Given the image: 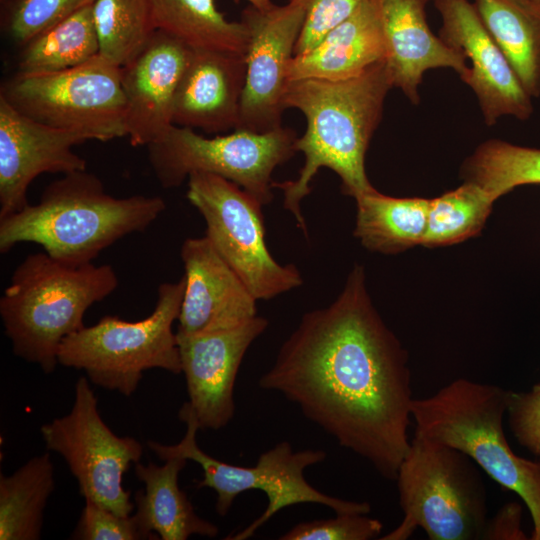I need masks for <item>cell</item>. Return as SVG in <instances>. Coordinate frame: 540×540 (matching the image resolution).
<instances>
[{
    "label": "cell",
    "instance_id": "cell-34",
    "mask_svg": "<svg viewBox=\"0 0 540 540\" xmlns=\"http://www.w3.org/2000/svg\"><path fill=\"white\" fill-rule=\"evenodd\" d=\"M306 14L294 55L313 48L327 33L349 18L365 0H305Z\"/></svg>",
    "mask_w": 540,
    "mask_h": 540
},
{
    "label": "cell",
    "instance_id": "cell-30",
    "mask_svg": "<svg viewBox=\"0 0 540 540\" xmlns=\"http://www.w3.org/2000/svg\"><path fill=\"white\" fill-rule=\"evenodd\" d=\"M494 201L480 186L468 181L430 200L422 245H451L477 235L485 224Z\"/></svg>",
    "mask_w": 540,
    "mask_h": 540
},
{
    "label": "cell",
    "instance_id": "cell-8",
    "mask_svg": "<svg viewBox=\"0 0 540 540\" xmlns=\"http://www.w3.org/2000/svg\"><path fill=\"white\" fill-rule=\"evenodd\" d=\"M185 291L184 275L162 283L152 313L139 321L104 316L67 336L58 351V364L83 370L91 383L124 396L132 395L149 369L182 373L176 333Z\"/></svg>",
    "mask_w": 540,
    "mask_h": 540
},
{
    "label": "cell",
    "instance_id": "cell-16",
    "mask_svg": "<svg viewBox=\"0 0 540 540\" xmlns=\"http://www.w3.org/2000/svg\"><path fill=\"white\" fill-rule=\"evenodd\" d=\"M87 140L79 132L43 125L0 97V218L28 204V188L39 175L85 170V159L73 147Z\"/></svg>",
    "mask_w": 540,
    "mask_h": 540
},
{
    "label": "cell",
    "instance_id": "cell-10",
    "mask_svg": "<svg viewBox=\"0 0 540 540\" xmlns=\"http://www.w3.org/2000/svg\"><path fill=\"white\" fill-rule=\"evenodd\" d=\"M297 138L283 126L266 133L234 130L208 138L174 125L147 146L148 158L164 188L181 185L191 173L207 172L232 181L266 206L274 197L272 173L297 152Z\"/></svg>",
    "mask_w": 540,
    "mask_h": 540
},
{
    "label": "cell",
    "instance_id": "cell-35",
    "mask_svg": "<svg viewBox=\"0 0 540 540\" xmlns=\"http://www.w3.org/2000/svg\"><path fill=\"white\" fill-rule=\"evenodd\" d=\"M506 417L516 441L540 456V383L528 391H509Z\"/></svg>",
    "mask_w": 540,
    "mask_h": 540
},
{
    "label": "cell",
    "instance_id": "cell-26",
    "mask_svg": "<svg viewBox=\"0 0 540 540\" xmlns=\"http://www.w3.org/2000/svg\"><path fill=\"white\" fill-rule=\"evenodd\" d=\"M153 24L191 48H208L245 55L248 30L229 21L214 0H150Z\"/></svg>",
    "mask_w": 540,
    "mask_h": 540
},
{
    "label": "cell",
    "instance_id": "cell-31",
    "mask_svg": "<svg viewBox=\"0 0 540 540\" xmlns=\"http://www.w3.org/2000/svg\"><path fill=\"white\" fill-rule=\"evenodd\" d=\"M95 0H10L4 5V27L24 45L32 38Z\"/></svg>",
    "mask_w": 540,
    "mask_h": 540
},
{
    "label": "cell",
    "instance_id": "cell-5",
    "mask_svg": "<svg viewBox=\"0 0 540 540\" xmlns=\"http://www.w3.org/2000/svg\"><path fill=\"white\" fill-rule=\"evenodd\" d=\"M509 390L458 378L434 394L414 399L415 431L466 454L502 488L517 494L540 540V461L517 455L504 431Z\"/></svg>",
    "mask_w": 540,
    "mask_h": 540
},
{
    "label": "cell",
    "instance_id": "cell-9",
    "mask_svg": "<svg viewBox=\"0 0 540 540\" xmlns=\"http://www.w3.org/2000/svg\"><path fill=\"white\" fill-rule=\"evenodd\" d=\"M0 97L23 115L89 140L127 136V104L121 67L98 54L73 68L45 74L16 73Z\"/></svg>",
    "mask_w": 540,
    "mask_h": 540
},
{
    "label": "cell",
    "instance_id": "cell-1",
    "mask_svg": "<svg viewBox=\"0 0 540 540\" xmlns=\"http://www.w3.org/2000/svg\"><path fill=\"white\" fill-rule=\"evenodd\" d=\"M407 362L357 265L334 302L302 316L258 385L282 394L341 447L395 481L413 422Z\"/></svg>",
    "mask_w": 540,
    "mask_h": 540
},
{
    "label": "cell",
    "instance_id": "cell-18",
    "mask_svg": "<svg viewBox=\"0 0 540 540\" xmlns=\"http://www.w3.org/2000/svg\"><path fill=\"white\" fill-rule=\"evenodd\" d=\"M180 257L185 291L176 333L228 330L257 316V299L206 236L187 238Z\"/></svg>",
    "mask_w": 540,
    "mask_h": 540
},
{
    "label": "cell",
    "instance_id": "cell-24",
    "mask_svg": "<svg viewBox=\"0 0 540 540\" xmlns=\"http://www.w3.org/2000/svg\"><path fill=\"white\" fill-rule=\"evenodd\" d=\"M355 236L369 250L394 254L422 244L430 200L395 198L375 188L355 198Z\"/></svg>",
    "mask_w": 540,
    "mask_h": 540
},
{
    "label": "cell",
    "instance_id": "cell-38",
    "mask_svg": "<svg viewBox=\"0 0 540 540\" xmlns=\"http://www.w3.org/2000/svg\"><path fill=\"white\" fill-rule=\"evenodd\" d=\"M8 1H10V0H0V2H1L2 5L5 4V3H7Z\"/></svg>",
    "mask_w": 540,
    "mask_h": 540
},
{
    "label": "cell",
    "instance_id": "cell-32",
    "mask_svg": "<svg viewBox=\"0 0 540 540\" xmlns=\"http://www.w3.org/2000/svg\"><path fill=\"white\" fill-rule=\"evenodd\" d=\"M383 524L367 514L336 513L328 519L296 524L280 540H371L381 537Z\"/></svg>",
    "mask_w": 540,
    "mask_h": 540
},
{
    "label": "cell",
    "instance_id": "cell-37",
    "mask_svg": "<svg viewBox=\"0 0 540 540\" xmlns=\"http://www.w3.org/2000/svg\"><path fill=\"white\" fill-rule=\"evenodd\" d=\"M234 1L236 3H239L242 0H234ZM244 1H247L249 5L255 8L261 9V10L269 9L274 5L271 0H244Z\"/></svg>",
    "mask_w": 540,
    "mask_h": 540
},
{
    "label": "cell",
    "instance_id": "cell-21",
    "mask_svg": "<svg viewBox=\"0 0 540 540\" xmlns=\"http://www.w3.org/2000/svg\"><path fill=\"white\" fill-rule=\"evenodd\" d=\"M385 54L377 10L372 0H365L313 48L292 57L287 70L288 80L351 79L385 60Z\"/></svg>",
    "mask_w": 540,
    "mask_h": 540
},
{
    "label": "cell",
    "instance_id": "cell-11",
    "mask_svg": "<svg viewBox=\"0 0 540 540\" xmlns=\"http://www.w3.org/2000/svg\"><path fill=\"white\" fill-rule=\"evenodd\" d=\"M187 199L206 223L205 236L257 300H269L303 284L298 268L281 265L265 242L262 205L221 176L194 172Z\"/></svg>",
    "mask_w": 540,
    "mask_h": 540
},
{
    "label": "cell",
    "instance_id": "cell-7",
    "mask_svg": "<svg viewBox=\"0 0 540 540\" xmlns=\"http://www.w3.org/2000/svg\"><path fill=\"white\" fill-rule=\"evenodd\" d=\"M179 418L186 425L182 440L174 445L148 441L147 446L159 459L165 461L180 456L200 465L203 478L197 488H210L216 493V512L225 516L234 500L249 490L263 491L268 503L264 512L242 530L225 537L226 540H246L280 510L298 504H320L335 513L368 514V502L350 501L325 494L308 483L304 476L307 467L326 458L323 450L294 451L287 441H282L263 452L254 466L244 467L220 461L204 452L197 443L200 429L190 404L179 409Z\"/></svg>",
    "mask_w": 540,
    "mask_h": 540
},
{
    "label": "cell",
    "instance_id": "cell-2",
    "mask_svg": "<svg viewBox=\"0 0 540 540\" xmlns=\"http://www.w3.org/2000/svg\"><path fill=\"white\" fill-rule=\"evenodd\" d=\"M392 87L385 60L347 80L288 82L285 107L300 110L306 118L305 133L295 145L305 162L295 180L273 182L272 186L283 192V206L305 236L301 202L311 192V182L321 168L334 171L342 192L353 198L374 188L366 175L365 156Z\"/></svg>",
    "mask_w": 540,
    "mask_h": 540
},
{
    "label": "cell",
    "instance_id": "cell-39",
    "mask_svg": "<svg viewBox=\"0 0 540 540\" xmlns=\"http://www.w3.org/2000/svg\"><path fill=\"white\" fill-rule=\"evenodd\" d=\"M531 1H533V2H535V3H537V4L540 5V0H531Z\"/></svg>",
    "mask_w": 540,
    "mask_h": 540
},
{
    "label": "cell",
    "instance_id": "cell-17",
    "mask_svg": "<svg viewBox=\"0 0 540 540\" xmlns=\"http://www.w3.org/2000/svg\"><path fill=\"white\" fill-rule=\"evenodd\" d=\"M189 54L184 42L155 30L143 49L121 67L131 145L158 142L174 126L175 97Z\"/></svg>",
    "mask_w": 540,
    "mask_h": 540
},
{
    "label": "cell",
    "instance_id": "cell-27",
    "mask_svg": "<svg viewBox=\"0 0 540 540\" xmlns=\"http://www.w3.org/2000/svg\"><path fill=\"white\" fill-rule=\"evenodd\" d=\"M17 73L32 75L67 70L99 54L92 6L85 7L25 43Z\"/></svg>",
    "mask_w": 540,
    "mask_h": 540
},
{
    "label": "cell",
    "instance_id": "cell-28",
    "mask_svg": "<svg viewBox=\"0 0 540 540\" xmlns=\"http://www.w3.org/2000/svg\"><path fill=\"white\" fill-rule=\"evenodd\" d=\"M463 176L497 200L517 186L540 184V149L488 140L467 159Z\"/></svg>",
    "mask_w": 540,
    "mask_h": 540
},
{
    "label": "cell",
    "instance_id": "cell-4",
    "mask_svg": "<svg viewBox=\"0 0 540 540\" xmlns=\"http://www.w3.org/2000/svg\"><path fill=\"white\" fill-rule=\"evenodd\" d=\"M110 265H69L33 253L15 268L0 298L13 353L44 373L54 371L63 340L84 327L86 311L118 287Z\"/></svg>",
    "mask_w": 540,
    "mask_h": 540
},
{
    "label": "cell",
    "instance_id": "cell-36",
    "mask_svg": "<svg viewBox=\"0 0 540 540\" xmlns=\"http://www.w3.org/2000/svg\"><path fill=\"white\" fill-rule=\"evenodd\" d=\"M483 539L485 540H526L522 529V506L509 502L500 507L496 514L488 519Z\"/></svg>",
    "mask_w": 540,
    "mask_h": 540
},
{
    "label": "cell",
    "instance_id": "cell-25",
    "mask_svg": "<svg viewBox=\"0 0 540 540\" xmlns=\"http://www.w3.org/2000/svg\"><path fill=\"white\" fill-rule=\"evenodd\" d=\"M55 488L50 453L34 456L12 475L0 474V539L38 540Z\"/></svg>",
    "mask_w": 540,
    "mask_h": 540
},
{
    "label": "cell",
    "instance_id": "cell-14",
    "mask_svg": "<svg viewBox=\"0 0 540 540\" xmlns=\"http://www.w3.org/2000/svg\"><path fill=\"white\" fill-rule=\"evenodd\" d=\"M442 18L439 37L469 59L471 67L461 78L475 93L485 123L502 116L528 119L533 112L526 92L505 55L484 26L469 0H434Z\"/></svg>",
    "mask_w": 540,
    "mask_h": 540
},
{
    "label": "cell",
    "instance_id": "cell-19",
    "mask_svg": "<svg viewBox=\"0 0 540 540\" xmlns=\"http://www.w3.org/2000/svg\"><path fill=\"white\" fill-rule=\"evenodd\" d=\"M245 80V55L190 47L175 97L174 125L206 133L234 130Z\"/></svg>",
    "mask_w": 540,
    "mask_h": 540
},
{
    "label": "cell",
    "instance_id": "cell-23",
    "mask_svg": "<svg viewBox=\"0 0 540 540\" xmlns=\"http://www.w3.org/2000/svg\"><path fill=\"white\" fill-rule=\"evenodd\" d=\"M474 6L526 92L540 96V5L531 0H474Z\"/></svg>",
    "mask_w": 540,
    "mask_h": 540
},
{
    "label": "cell",
    "instance_id": "cell-3",
    "mask_svg": "<svg viewBox=\"0 0 540 540\" xmlns=\"http://www.w3.org/2000/svg\"><path fill=\"white\" fill-rule=\"evenodd\" d=\"M165 209L159 196L116 198L87 169L70 172L50 183L38 203L0 218V253L31 242L60 262L92 263L119 239L147 229Z\"/></svg>",
    "mask_w": 540,
    "mask_h": 540
},
{
    "label": "cell",
    "instance_id": "cell-15",
    "mask_svg": "<svg viewBox=\"0 0 540 540\" xmlns=\"http://www.w3.org/2000/svg\"><path fill=\"white\" fill-rule=\"evenodd\" d=\"M267 326L266 318L255 316L228 330L176 333L188 403L200 429L219 430L234 417V386L240 365Z\"/></svg>",
    "mask_w": 540,
    "mask_h": 540
},
{
    "label": "cell",
    "instance_id": "cell-33",
    "mask_svg": "<svg viewBox=\"0 0 540 540\" xmlns=\"http://www.w3.org/2000/svg\"><path fill=\"white\" fill-rule=\"evenodd\" d=\"M71 538L77 540L149 539L134 515L119 516L88 499H85L84 508Z\"/></svg>",
    "mask_w": 540,
    "mask_h": 540
},
{
    "label": "cell",
    "instance_id": "cell-22",
    "mask_svg": "<svg viewBox=\"0 0 540 540\" xmlns=\"http://www.w3.org/2000/svg\"><path fill=\"white\" fill-rule=\"evenodd\" d=\"M187 459L173 456L158 466L135 464V474L145 490L134 496V514L149 539L186 540L193 535L214 538L218 527L201 518L187 494L179 487L178 478Z\"/></svg>",
    "mask_w": 540,
    "mask_h": 540
},
{
    "label": "cell",
    "instance_id": "cell-13",
    "mask_svg": "<svg viewBox=\"0 0 540 540\" xmlns=\"http://www.w3.org/2000/svg\"><path fill=\"white\" fill-rule=\"evenodd\" d=\"M306 14L305 0L261 10L248 5L241 22L248 30L246 80L234 130L266 133L282 127L288 65Z\"/></svg>",
    "mask_w": 540,
    "mask_h": 540
},
{
    "label": "cell",
    "instance_id": "cell-29",
    "mask_svg": "<svg viewBox=\"0 0 540 540\" xmlns=\"http://www.w3.org/2000/svg\"><path fill=\"white\" fill-rule=\"evenodd\" d=\"M92 16L99 54L120 67L143 49L156 30L150 0H95Z\"/></svg>",
    "mask_w": 540,
    "mask_h": 540
},
{
    "label": "cell",
    "instance_id": "cell-20",
    "mask_svg": "<svg viewBox=\"0 0 540 540\" xmlns=\"http://www.w3.org/2000/svg\"><path fill=\"white\" fill-rule=\"evenodd\" d=\"M385 40V62L394 87L413 103L429 69L451 68L461 78L468 72L466 58L430 30L426 18L428 0H372Z\"/></svg>",
    "mask_w": 540,
    "mask_h": 540
},
{
    "label": "cell",
    "instance_id": "cell-6",
    "mask_svg": "<svg viewBox=\"0 0 540 540\" xmlns=\"http://www.w3.org/2000/svg\"><path fill=\"white\" fill-rule=\"evenodd\" d=\"M403 518L381 540L483 539L487 493L478 466L460 450L415 431L395 478Z\"/></svg>",
    "mask_w": 540,
    "mask_h": 540
},
{
    "label": "cell",
    "instance_id": "cell-12",
    "mask_svg": "<svg viewBox=\"0 0 540 540\" xmlns=\"http://www.w3.org/2000/svg\"><path fill=\"white\" fill-rule=\"evenodd\" d=\"M89 382L86 376L76 381L70 412L43 424L42 439L48 451L64 458L84 499L129 516L135 504L122 484L123 476L139 462L143 447L133 437L117 436L106 425Z\"/></svg>",
    "mask_w": 540,
    "mask_h": 540
}]
</instances>
